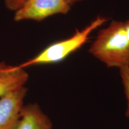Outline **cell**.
I'll return each instance as SVG.
<instances>
[{
    "instance_id": "6da1fadb",
    "label": "cell",
    "mask_w": 129,
    "mask_h": 129,
    "mask_svg": "<svg viewBox=\"0 0 129 129\" xmlns=\"http://www.w3.org/2000/svg\"><path fill=\"white\" fill-rule=\"evenodd\" d=\"M88 51L108 68L129 67V40L124 22L112 20L99 30Z\"/></svg>"
},
{
    "instance_id": "7a4b0ae2",
    "label": "cell",
    "mask_w": 129,
    "mask_h": 129,
    "mask_svg": "<svg viewBox=\"0 0 129 129\" xmlns=\"http://www.w3.org/2000/svg\"><path fill=\"white\" fill-rule=\"evenodd\" d=\"M107 20L105 17L98 16L83 29L77 30L68 38L50 44L34 57L19 64V67L25 69L33 65L52 64L62 62L83 46L89 39L91 34L106 23Z\"/></svg>"
},
{
    "instance_id": "3957f363",
    "label": "cell",
    "mask_w": 129,
    "mask_h": 129,
    "mask_svg": "<svg viewBox=\"0 0 129 129\" xmlns=\"http://www.w3.org/2000/svg\"><path fill=\"white\" fill-rule=\"evenodd\" d=\"M71 5L67 0H28L16 11L14 20L41 21L55 14H65Z\"/></svg>"
},
{
    "instance_id": "277c9868",
    "label": "cell",
    "mask_w": 129,
    "mask_h": 129,
    "mask_svg": "<svg viewBox=\"0 0 129 129\" xmlns=\"http://www.w3.org/2000/svg\"><path fill=\"white\" fill-rule=\"evenodd\" d=\"M28 92L25 86L0 96V129H13L18 121Z\"/></svg>"
},
{
    "instance_id": "5b68a950",
    "label": "cell",
    "mask_w": 129,
    "mask_h": 129,
    "mask_svg": "<svg viewBox=\"0 0 129 129\" xmlns=\"http://www.w3.org/2000/svg\"><path fill=\"white\" fill-rule=\"evenodd\" d=\"M52 122L37 104L24 105L13 129H52Z\"/></svg>"
},
{
    "instance_id": "8992f818",
    "label": "cell",
    "mask_w": 129,
    "mask_h": 129,
    "mask_svg": "<svg viewBox=\"0 0 129 129\" xmlns=\"http://www.w3.org/2000/svg\"><path fill=\"white\" fill-rule=\"evenodd\" d=\"M28 79L29 74L24 68L0 62V96L25 86Z\"/></svg>"
},
{
    "instance_id": "52a82bcc",
    "label": "cell",
    "mask_w": 129,
    "mask_h": 129,
    "mask_svg": "<svg viewBox=\"0 0 129 129\" xmlns=\"http://www.w3.org/2000/svg\"><path fill=\"white\" fill-rule=\"evenodd\" d=\"M121 82L127 99V109L125 116L129 118V67H122L119 69Z\"/></svg>"
},
{
    "instance_id": "ba28073f",
    "label": "cell",
    "mask_w": 129,
    "mask_h": 129,
    "mask_svg": "<svg viewBox=\"0 0 129 129\" xmlns=\"http://www.w3.org/2000/svg\"><path fill=\"white\" fill-rule=\"evenodd\" d=\"M28 0H5V5L7 9L16 11Z\"/></svg>"
},
{
    "instance_id": "9c48e42d",
    "label": "cell",
    "mask_w": 129,
    "mask_h": 129,
    "mask_svg": "<svg viewBox=\"0 0 129 129\" xmlns=\"http://www.w3.org/2000/svg\"><path fill=\"white\" fill-rule=\"evenodd\" d=\"M124 24L125 30H126V34L127 37H128V39L129 40V19L126 21V22H124Z\"/></svg>"
},
{
    "instance_id": "30bf717a",
    "label": "cell",
    "mask_w": 129,
    "mask_h": 129,
    "mask_svg": "<svg viewBox=\"0 0 129 129\" xmlns=\"http://www.w3.org/2000/svg\"><path fill=\"white\" fill-rule=\"evenodd\" d=\"M67 1H68V2L69 3V4H70L71 6H72V5L74 4L75 3L79 2V1H82V0H67Z\"/></svg>"
}]
</instances>
